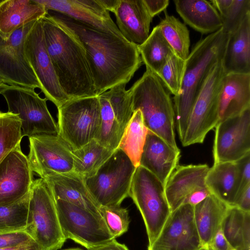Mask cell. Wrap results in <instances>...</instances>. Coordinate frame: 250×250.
<instances>
[{"label": "cell", "mask_w": 250, "mask_h": 250, "mask_svg": "<svg viewBox=\"0 0 250 250\" xmlns=\"http://www.w3.org/2000/svg\"><path fill=\"white\" fill-rule=\"evenodd\" d=\"M48 14L73 34L82 45L97 96L114 86L126 84L142 65L137 44L59 13Z\"/></svg>", "instance_id": "6da1fadb"}, {"label": "cell", "mask_w": 250, "mask_h": 250, "mask_svg": "<svg viewBox=\"0 0 250 250\" xmlns=\"http://www.w3.org/2000/svg\"><path fill=\"white\" fill-rule=\"evenodd\" d=\"M41 20L46 47L63 92L70 99L97 96L82 45L48 13Z\"/></svg>", "instance_id": "7a4b0ae2"}, {"label": "cell", "mask_w": 250, "mask_h": 250, "mask_svg": "<svg viewBox=\"0 0 250 250\" xmlns=\"http://www.w3.org/2000/svg\"><path fill=\"white\" fill-rule=\"evenodd\" d=\"M229 34L222 27L198 42L187 59L180 93L174 96L175 119L179 138L184 136L194 100L210 69L222 59Z\"/></svg>", "instance_id": "3957f363"}, {"label": "cell", "mask_w": 250, "mask_h": 250, "mask_svg": "<svg viewBox=\"0 0 250 250\" xmlns=\"http://www.w3.org/2000/svg\"><path fill=\"white\" fill-rule=\"evenodd\" d=\"M129 90L134 111H141L148 130L179 149L175 140V111L170 93L159 77L146 69Z\"/></svg>", "instance_id": "277c9868"}, {"label": "cell", "mask_w": 250, "mask_h": 250, "mask_svg": "<svg viewBox=\"0 0 250 250\" xmlns=\"http://www.w3.org/2000/svg\"><path fill=\"white\" fill-rule=\"evenodd\" d=\"M24 231L44 250L60 249L66 241L55 202L42 178L34 180L30 189Z\"/></svg>", "instance_id": "5b68a950"}, {"label": "cell", "mask_w": 250, "mask_h": 250, "mask_svg": "<svg viewBox=\"0 0 250 250\" xmlns=\"http://www.w3.org/2000/svg\"><path fill=\"white\" fill-rule=\"evenodd\" d=\"M129 197L143 217L149 248L157 238L171 212L165 186L154 174L139 166L132 178Z\"/></svg>", "instance_id": "8992f818"}, {"label": "cell", "mask_w": 250, "mask_h": 250, "mask_svg": "<svg viewBox=\"0 0 250 250\" xmlns=\"http://www.w3.org/2000/svg\"><path fill=\"white\" fill-rule=\"evenodd\" d=\"M225 74L221 59L210 69L194 100L181 141L183 146L203 143L219 122L218 100Z\"/></svg>", "instance_id": "52a82bcc"}, {"label": "cell", "mask_w": 250, "mask_h": 250, "mask_svg": "<svg viewBox=\"0 0 250 250\" xmlns=\"http://www.w3.org/2000/svg\"><path fill=\"white\" fill-rule=\"evenodd\" d=\"M58 108V134L72 150L95 137L101 124L98 96L69 99Z\"/></svg>", "instance_id": "ba28073f"}, {"label": "cell", "mask_w": 250, "mask_h": 250, "mask_svg": "<svg viewBox=\"0 0 250 250\" xmlns=\"http://www.w3.org/2000/svg\"><path fill=\"white\" fill-rule=\"evenodd\" d=\"M136 168L128 156L118 148L94 175L84 179L85 183L100 207L121 206L129 197Z\"/></svg>", "instance_id": "9c48e42d"}, {"label": "cell", "mask_w": 250, "mask_h": 250, "mask_svg": "<svg viewBox=\"0 0 250 250\" xmlns=\"http://www.w3.org/2000/svg\"><path fill=\"white\" fill-rule=\"evenodd\" d=\"M8 112L17 114L21 121L22 135L28 137L42 134H58V126L46 104L34 89L10 86L1 94Z\"/></svg>", "instance_id": "30bf717a"}, {"label": "cell", "mask_w": 250, "mask_h": 250, "mask_svg": "<svg viewBox=\"0 0 250 250\" xmlns=\"http://www.w3.org/2000/svg\"><path fill=\"white\" fill-rule=\"evenodd\" d=\"M55 202L66 240L71 239L90 250L115 239L101 215L63 200Z\"/></svg>", "instance_id": "8fae6325"}, {"label": "cell", "mask_w": 250, "mask_h": 250, "mask_svg": "<svg viewBox=\"0 0 250 250\" xmlns=\"http://www.w3.org/2000/svg\"><path fill=\"white\" fill-rule=\"evenodd\" d=\"M36 21L17 30L7 40L0 38V79L8 85L41 89L24 48L25 38Z\"/></svg>", "instance_id": "7c38bea8"}, {"label": "cell", "mask_w": 250, "mask_h": 250, "mask_svg": "<svg viewBox=\"0 0 250 250\" xmlns=\"http://www.w3.org/2000/svg\"><path fill=\"white\" fill-rule=\"evenodd\" d=\"M27 60L47 100L59 107L70 99L62 91L48 53L41 19L37 20L24 42Z\"/></svg>", "instance_id": "4fadbf2b"}, {"label": "cell", "mask_w": 250, "mask_h": 250, "mask_svg": "<svg viewBox=\"0 0 250 250\" xmlns=\"http://www.w3.org/2000/svg\"><path fill=\"white\" fill-rule=\"evenodd\" d=\"M28 138L27 158L32 171L40 178L49 172L64 174L73 171L72 150L58 134H42Z\"/></svg>", "instance_id": "5bb4252c"}, {"label": "cell", "mask_w": 250, "mask_h": 250, "mask_svg": "<svg viewBox=\"0 0 250 250\" xmlns=\"http://www.w3.org/2000/svg\"><path fill=\"white\" fill-rule=\"evenodd\" d=\"M250 152V108L219 121L215 127L214 163L234 162Z\"/></svg>", "instance_id": "9a60e30c"}, {"label": "cell", "mask_w": 250, "mask_h": 250, "mask_svg": "<svg viewBox=\"0 0 250 250\" xmlns=\"http://www.w3.org/2000/svg\"><path fill=\"white\" fill-rule=\"evenodd\" d=\"M193 209V206L184 204L171 211L148 250H198L202 247Z\"/></svg>", "instance_id": "2e32d148"}, {"label": "cell", "mask_w": 250, "mask_h": 250, "mask_svg": "<svg viewBox=\"0 0 250 250\" xmlns=\"http://www.w3.org/2000/svg\"><path fill=\"white\" fill-rule=\"evenodd\" d=\"M27 156L21 146L0 163V206L15 203L30 191L33 180Z\"/></svg>", "instance_id": "e0dca14e"}, {"label": "cell", "mask_w": 250, "mask_h": 250, "mask_svg": "<svg viewBox=\"0 0 250 250\" xmlns=\"http://www.w3.org/2000/svg\"><path fill=\"white\" fill-rule=\"evenodd\" d=\"M47 11H52L68 16L95 29L124 37L109 13L99 0H34Z\"/></svg>", "instance_id": "ac0fdd59"}, {"label": "cell", "mask_w": 250, "mask_h": 250, "mask_svg": "<svg viewBox=\"0 0 250 250\" xmlns=\"http://www.w3.org/2000/svg\"><path fill=\"white\" fill-rule=\"evenodd\" d=\"M41 178L46 182L54 201L63 200L100 215V206L89 191L83 177L72 171L47 173Z\"/></svg>", "instance_id": "d6986e66"}, {"label": "cell", "mask_w": 250, "mask_h": 250, "mask_svg": "<svg viewBox=\"0 0 250 250\" xmlns=\"http://www.w3.org/2000/svg\"><path fill=\"white\" fill-rule=\"evenodd\" d=\"M209 168L206 164L179 165L176 168L165 186L171 212L195 192L208 188L205 179Z\"/></svg>", "instance_id": "ffe728a7"}, {"label": "cell", "mask_w": 250, "mask_h": 250, "mask_svg": "<svg viewBox=\"0 0 250 250\" xmlns=\"http://www.w3.org/2000/svg\"><path fill=\"white\" fill-rule=\"evenodd\" d=\"M179 149H175L162 138L148 130L140 166L154 174L165 186L169 177L179 166Z\"/></svg>", "instance_id": "44dd1931"}, {"label": "cell", "mask_w": 250, "mask_h": 250, "mask_svg": "<svg viewBox=\"0 0 250 250\" xmlns=\"http://www.w3.org/2000/svg\"><path fill=\"white\" fill-rule=\"evenodd\" d=\"M113 13L116 25L126 40L137 45L146 40L153 18L144 0H120Z\"/></svg>", "instance_id": "7402d4cb"}, {"label": "cell", "mask_w": 250, "mask_h": 250, "mask_svg": "<svg viewBox=\"0 0 250 250\" xmlns=\"http://www.w3.org/2000/svg\"><path fill=\"white\" fill-rule=\"evenodd\" d=\"M250 108V73L225 74L218 100L219 121Z\"/></svg>", "instance_id": "603a6c76"}, {"label": "cell", "mask_w": 250, "mask_h": 250, "mask_svg": "<svg viewBox=\"0 0 250 250\" xmlns=\"http://www.w3.org/2000/svg\"><path fill=\"white\" fill-rule=\"evenodd\" d=\"M44 6L34 0H5L0 2V38L5 41L17 30L45 16Z\"/></svg>", "instance_id": "cb8c5ba5"}, {"label": "cell", "mask_w": 250, "mask_h": 250, "mask_svg": "<svg viewBox=\"0 0 250 250\" xmlns=\"http://www.w3.org/2000/svg\"><path fill=\"white\" fill-rule=\"evenodd\" d=\"M222 63L225 74L250 73V13L229 34Z\"/></svg>", "instance_id": "d4e9b609"}, {"label": "cell", "mask_w": 250, "mask_h": 250, "mask_svg": "<svg viewBox=\"0 0 250 250\" xmlns=\"http://www.w3.org/2000/svg\"><path fill=\"white\" fill-rule=\"evenodd\" d=\"M174 2L185 23L197 31L210 34L222 27V19L210 1L174 0Z\"/></svg>", "instance_id": "484cf974"}, {"label": "cell", "mask_w": 250, "mask_h": 250, "mask_svg": "<svg viewBox=\"0 0 250 250\" xmlns=\"http://www.w3.org/2000/svg\"><path fill=\"white\" fill-rule=\"evenodd\" d=\"M239 166L234 162L213 163L207 174L205 183L211 194L233 206L241 183Z\"/></svg>", "instance_id": "4316f807"}, {"label": "cell", "mask_w": 250, "mask_h": 250, "mask_svg": "<svg viewBox=\"0 0 250 250\" xmlns=\"http://www.w3.org/2000/svg\"><path fill=\"white\" fill-rule=\"evenodd\" d=\"M230 206L210 194L194 207V218L202 246L210 245Z\"/></svg>", "instance_id": "83f0119b"}, {"label": "cell", "mask_w": 250, "mask_h": 250, "mask_svg": "<svg viewBox=\"0 0 250 250\" xmlns=\"http://www.w3.org/2000/svg\"><path fill=\"white\" fill-rule=\"evenodd\" d=\"M221 228L231 247L236 250H250V212L230 206Z\"/></svg>", "instance_id": "f1b7e54d"}, {"label": "cell", "mask_w": 250, "mask_h": 250, "mask_svg": "<svg viewBox=\"0 0 250 250\" xmlns=\"http://www.w3.org/2000/svg\"><path fill=\"white\" fill-rule=\"evenodd\" d=\"M148 132L141 111L135 110L125 128L118 148L128 156L136 167L140 166Z\"/></svg>", "instance_id": "f546056e"}, {"label": "cell", "mask_w": 250, "mask_h": 250, "mask_svg": "<svg viewBox=\"0 0 250 250\" xmlns=\"http://www.w3.org/2000/svg\"><path fill=\"white\" fill-rule=\"evenodd\" d=\"M114 152L94 139L82 147L72 150L73 171L84 179L90 177L97 172Z\"/></svg>", "instance_id": "4dcf8cb0"}, {"label": "cell", "mask_w": 250, "mask_h": 250, "mask_svg": "<svg viewBox=\"0 0 250 250\" xmlns=\"http://www.w3.org/2000/svg\"><path fill=\"white\" fill-rule=\"evenodd\" d=\"M138 47L146 69L156 75L168 57L174 52L158 25L153 28L146 40Z\"/></svg>", "instance_id": "1f68e13d"}, {"label": "cell", "mask_w": 250, "mask_h": 250, "mask_svg": "<svg viewBox=\"0 0 250 250\" xmlns=\"http://www.w3.org/2000/svg\"><path fill=\"white\" fill-rule=\"evenodd\" d=\"M101 107V124L95 137L100 144L115 151L118 149L124 130L116 119L108 100L98 96Z\"/></svg>", "instance_id": "d6a6232c"}, {"label": "cell", "mask_w": 250, "mask_h": 250, "mask_svg": "<svg viewBox=\"0 0 250 250\" xmlns=\"http://www.w3.org/2000/svg\"><path fill=\"white\" fill-rule=\"evenodd\" d=\"M165 18L158 25L174 53L186 61L189 54V32L185 24L165 10Z\"/></svg>", "instance_id": "836d02e7"}, {"label": "cell", "mask_w": 250, "mask_h": 250, "mask_svg": "<svg viewBox=\"0 0 250 250\" xmlns=\"http://www.w3.org/2000/svg\"><path fill=\"white\" fill-rule=\"evenodd\" d=\"M21 121L17 114L0 111V163L21 146L23 137Z\"/></svg>", "instance_id": "e575fe53"}, {"label": "cell", "mask_w": 250, "mask_h": 250, "mask_svg": "<svg viewBox=\"0 0 250 250\" xmlns=\"http://www.w3.org/2000/svg\"><path fill=\"white\" fill-rule=\"evenodd\" d=\"M29 199L30 192L15 203L0 206V233L24 231Z\"/></svg>", "instance_id": "d590c367"}, {"label": "cell", "mask_w": 250, "mask_h": 250, "mask_svg": "<svg viewBox=\"0 0 250 250\" xmlns=\"http://www.w3.org/2000/svg\"><path fill=\"white\" fill-rule=\"evenodd\" d=\"M125 85L119 84L101 94L108 100L114 116L124 130L134 111L130 92L125 90Z\"/></svg>", "instance_id": "8d00e7d4"}, {"label": "cell", "mask_w": 250, "mask_h": 250, "mask_svg": "<svg viewBox=\"0 0 250 250\" xmlns=\"http://www.w3.org/2000/svg\"><path fill=\"white\" fill-rule=\"evenodd\" d=\"M186 61L173 52L168 57L157 74L174 96H178L181 90L185 71Z\"/></svg>", "instance_id": "74e56055"}, {"label": "cell", "mask_w": 250, "mask_h": 250, "mask_svg": "<svg viewBox=\"0 0 250 250\" xmlns=\"http://www.w3.org/2000/svg\"><path fill=\"white\" fill-rule=\"evenodd\" d=\"M99 211L110 233L115 239L127 231L130 219L128 211L126 208L121 206H100Z\"/></svg>", "instance_id": "f35d334b"}, {"label": "cell", "mask_w": 250, "mask_h": 250, "mask_svg": "<svg viewBox=\"0 0 250 250\" xmlns=\"http://www.w3.org/2000/svg\"><path fill=\"white\" fill-rule=\"evenodd\" d=\"M250 13V0H232L225 14L221 16L223 29L230 34L240 25L246 15Z\"/></svg>", "instance_id": "ab89813d"}, {"label": "cell", "mask_w": 250, "mask_h": 250, "mask_svg": "<svg viewBox=\"0 0 250 250\" xmlns=\"http://www.w3.org/2000/svg\"><path fill=\"white\" fill-rule=\"evenodd\" d=\"M32 239L24 231L0 233V249L16 247L26 243Z\"/></svg>", "instance_id": "60d3db41"}, {"label": "cell", "mask_w": 250, "mask_h": 250, "mask_svg": "<svg viewBox=\"0 0 250 250\" xmlns=\"http://www.w3.org/2000/svg\"><path fill=\"white\" fill-rule=\"evenodd\" d=\"M236 162L239 166L241 178L239 191L250 185V152Z\"/></svg>", "instance_id": "b9f144b4"}, {"label": "cell", "mask_w": 250, "mask_h": 250, "mask_svg": "<svg viewBox=\"0 0 250 250\" xmlns=\"http://www.w3.org/2000/svg\"><path fill=\"white\" fill-rule=\"evenodd\" d=\"M233 206L250 212V185L238 192Z\"/></svg>", "instance_id": "7bdbcfd3"}, {"label": "cell", "mask_w": 250, "mask_h": 250, "mask_svg": "<svg viewBox=\"0 0 250 250\" xmlns=\"http://www.w3.org/2000/svg\"><path fill=\"white\" fill-rule=\"evenodd\" d=\"M144 1L152 18L163 11H165L169 2V0H144Z\"/></svg>", "instance_id": "ee69618b"}, {"label": "cell", "mask_w": 250, "mask_h": 250, "mask_svg": "<svg viewBox=\"0 0 250 250\" xmlns=\"http://www.w3.org/2000/svg\"><path fill=\"white\" fill-rule=\"evenodd\" d=\"M210 246L214 250H231L233 249L225 238L221 227L216 233Z\"/></svg>", "instance_id": "f6af8a7d"}, {"label": "cell", "mask_w": 250, "mask_h": 250, "mask_svg": "<svg viewBox=\"0 0 250 250\" xmlns=\"http://www.w3.org/2000/svg\"><path fill=\"white\" fill-rule=\"evenodd\" d=\"M87 250H129L127 247L118 243L116 239L100 246Z\"/></svg>", "instance_id": "bcb514c9"}, {"label": "cell", "mask_w": 250, "mask_h": 250, "mask_svg": "<svg viewBox=\"0 0 250 250\" xmlns=\"http://www.w3.org/2000/svg\"><path fill=\"white\" fill-rule=\"evenodd\" d=\"M210 2L217 10L220 17L224 15L230 6L232 0H212Z\"/></svg>", "instance_id": "7dc6e473"}, {"label": "cell", "mask_w": 250, "mask_h": 250, "mask_svg": "<svg viewBox=\"0 0 250 250\" xmlns=\"http://www.w3.org/2000/svg\"><path fill=\"white\" fill-rule=\"evenodd\" d=\"M0 250H44L33 239L30 241L16 246L9 248L0 249Z\"/></svg>", "instance_id": "c3c4849f"}, {"label": "cell", "mask_w": 250, "mask_h": 250, "mask_svg": "<svg viewBox=\"0 0 250 250\" xmlns=\"http://www.w3.org/2000/svg\"><path fill=\"white\" fill-rule=\"evenodd\" d=\"M120 0H99V2L107 11L114 12Z\"/></svg>", "instance_id": "681fc988"}, {"label": "cell", "mask_w": 250, "mask_h": 250, "mask_svg": "<svg viewBox=\"0 0 250 250\" xmlns=\"http://www.w3.org/2000/svg\"><path fill=\"white\" fill-rule=\"evenodd\" d=\"M8 86V85L0 79V94H1Z\"/></svg>", "instance_id": "f907efd6"}, {"label": "cell", "mask_w": 250, "mask_h": 250, "mask_svg": "<svg viewBox=\"0 0 250 250\" xmlns=\"http://www.w3.org/2000/svg\"><path fill=\"white\" fill-rule=\"evenodd\" d=\"M198 250H214L210 245L203 246Z\"/></svg>", "instance_id": "816d5d0a"}, {"label": "cell", "mask_w": 250, "mask_h": 250, "mask_svg": "<svg viewBox=\"0 0 250 250\" xmlns=\"http://www.w3.org/2000/svg\"><path fill=\"white\" fill-rule=\"evenodd\" d=\"M83 250L80 248H70L65 250Z\"/></svg>", "instance_id": "f5cc1de1"}, {"label": "cell", "mask_w": 250, "mask_h": 250, "mask_svg": "<svg viewBox=\"0 0 250 250\" xmlns=\"http://www.w3.org/2000/svg\"><path fill=\"white\" fill-rule=\"evenodd\" d=\"M231 250H236L232 249Z\"/></svg>", "instance_id": "db71d44e"}, {"label": "cell", "mask_w": 250, "mask_h": 250, "mask_svg": "<svg viewBox=\"0 0 250 250\" xmlns=\"http://www.w3.org/2000/svg\"><path fill=\"white\" fill-rule=\"evenodd\" d=\"M1 1V0H0V2Z\"/></svg>", "instance_id": "11a10c76"}]
</instances>
